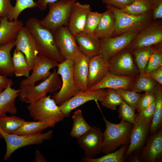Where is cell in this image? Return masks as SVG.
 <instances>
[{
    "mask_svg": "<svg viewBox=\"0 0 162 162\" xmlns=\"http://www.w3.org/2000/svg\"><path fill=\"white\" fill-rule=\"evenodd\" d=\"M118 117L121 120L134 124L135 122L136 114L135 110L123 100L119 106Z\"/></svg>",
    "mask_w": 162,
    "mask_h": 162,
    "instance_id": "f35d334b",
    "label": "cell"
},
{
    "mask_svg": "<svg viewBox=\"0 0 162 162\" xmlns=\"http://www.w3.org/2000/svg\"><path fill=\"white\" fill-rule=\"evenodd\" d=\"M106 5L122 9L130 4L133 0H101Z\"/></svg>",
    "mask_w": 162,
    "mask_h": 162,
    "instance_id": "7dc6e473",
    "label": "cell"
},
{
    "mask_svg": "<svg viewBox=\"0 0 162 162\" xmlns=\"http://www.w3.org/2000/svg\"><path fill=\"white\" fill-rule=\"evenodd\" d=\"M142 74L154 80L159 84L162 85V66L153 71L149 73H144Z\"/></svg>",
    "mask_w": 162,
    "mask_h": 162,
    "instance_id": "c3c4849f",
    "label": "cell"
},
{
    "mask_svg": "<svg viewBox=\"0 0 162 162\" xmlns=\"http://www.w3.org/2000/svg\"><path fill=\"white\" fill-rule=\"evenodd\" d=\"M162 155V129L161 128L148 140L142 149L140 158L142 161L154 162Z\"/></svg>",
    "mask_w": 162,
    "mask_h": 162,
    "instance_id": "603a6c76",
    "label": "cell"
},
{
    "mask_svg": "<svg viewBox=\"0 0 162 162\" xmlns=\"http://www.w3.org/2000/svg\"><path fill=\"white\" fill-rule=\"evenodd\" d=\"M106 94L103 99L100 102L106 108L115 110L123 101L122 98L116 90L106 88Z\"/></svg>",
    "mask_w": 162,
    "mask_h": 162,
    "instance_id": "8d00e7d4",
    "label": "cell"
},
{
    "mask_svg": "<svg viewBox=\"0 0 162 162\" xmlns=\"http://www.w3.org/2000/svg\"><path fill=\"white\" fill-rule=\"evenodd\" d=\"M155 100L149 106L139 112L136 118L148 122H152L155 108Z\"/></svg>",
    "mask_w": 162,
    "mask_h": 162,
    "instance_id": "ee69618b",
    "label": "cell"
},
{
    "mask_svg": "<svg viewBox=\"0 0 162 162\" xmlns=\"http://www.w3.org/2000/svg\"><path fill=\"white\" fill-rule=\"evenodd\" d=\"M106 124L104 133L102 152L106 154L115 151L119 147L128 145L133 125L121 120L120 123L115 124L108 121L103 116Z\"/></svg>",
    "mask_w": 162,
    "mask_h": 162,
    "instance_id": "7a4b0ae2",
    "label": "cell"
},
{
    "mask_svg": "<svg viewBox=\"0 0 162 162\" xmlns=\"http://www.w3.org/2000/svg\"><path fill=\"white\" fill-rule=\"evenodd\" d=\"M53 34L56 45L61 55L65 59L73 60L80 51L74 36L65 26L59 28Z\"/></svg>",
    "mask_w": 162,
    "mask_h": 162,
    "instance_id": "5bb4252c",
    "label": "cell"
},
{
    "mask_svg": "<svg viewBox=\"0 0 162 162\" xmlns=\"http://www.w3.org/2000/svg\"><path fill=\"white\" fill-rule=\"evenodd\" d=\"M15 0V4L8 18L10 21L18 20L20 15L24 10L38 7L37 2H35L34 0Z\"/></svg>",
    "mask_w": 162,
    "mask_h": 162,
    "instance_id": "74e56055",
    "label": "cell"
},
{
    "mask_svg": "<svg viewBox=\"0 0 162 162\" xmlns=\"http://www.w3.org/2000/svg\"><path fill=\"white\" fill-rule=\"evenodd\" d=\"M106 92L105 89L94 90L87 89L79 92L60 105V108L65 118L68 117L73 110L88 101L95 100L100 102L104 98Z\"/></svg>",
    "mask_w": 162,
    "mask_h": 162,
    "instance_id": "9a60e30c",
    "label": "cell"
},
{
    "mask_svg": "<svg viewBox=\"0 0 162 162\" xmlns=\"http://www.w3.org/2000/svg\"><path fill=\"white\" fill-rule=\"evenodd\" d=\"M161 46H162V44L140 48L132 51L139 74H142L145 73L146 65L151 56L156 49Z\"/></svg>",
    "mask_w": 162,
    "mask_h": 162,
    "instance_id": "83f0119b",
    "label": "cell"
},
{
    "mask_svg": "<svg viewBox=\"0 0 162 162\" xmlns=\"http://www.w3.org/2000/svg\"><path fill=\"white\" fill-rule=\"evenodd\" d=\"M26 121L15 116H8L5 115L0 117V128L4 132L13 134Z\"/></svg>",
    "mask_w": 162,
    "mask_h": 162,
    "instance_id": "d6a6232c",
    "label": "cell"
},
{
    "mask_svg": "<svg viewBox=\"0 0 162 162\" xmlns=\"http://www.w3.org/2000/svg\"><path fill=\"white\" fill-rule=\"evenodd\" d=\"M14 75L16 77H28L32 70L24 54L20 51L15 49L12 57Z\"/></svg>",
    "mask_w": 162,
    "mask_h": 162,
    "instance_id": "4dcf8cb0",
    "label": "cell"
},
{
    "mask_svg": "<svg viewBox=\"0 0 162 162\" xmlns=\"http://www.w3.org/2000/svg\"><path fill=\"white\" fill-rule=\"evenodd\" d=\"M29 104L27 109L35 121L49 123L55 127L65 118L59 106L50 95L42 97Z\"/></svg>",
    "mask_w": 162,
    "mask_h": 162,
    "instance_id": "3957f363",
    "label": "cell"
},
{
    "mask_svg": "<svg viewBox=\"0 0 162 162\" xmlns=\"http://www.w3.org/2000/svg\"><path fill=\"white\" fill-rule=\"evenodd\" d=\"M13 84L11 79L0 74V93L8 86H12Z\"/></svg>",
    "mask_w": 162,
    "mask_h": 162,
    "instance_id": "681fc988",
    "label": "cell"
},
{
    "mask_svg": "<svg viewBox=\"0 0 162 162\" xmlns=\"http://www.w3.org/2000/svg\"><path fill=\"white\" fill-rule=\"evenodd\" d=\"M139 32H129L117 36L100 39V54L108 60L126 49Z\"/></svg>",
    "mask_w": 162,
    "mask_h": 162,
    "instance_id": "8fae6325",
    "label": "cell"
},
{
    "mask_svg": "<svg viewBox=\"0 0 162 162\" xmlns=\"http://www.w3.org/2000/svg\"><path fill=\"white\" fill-rule=\"evenodd\" d=\"M91 11L90 5L76 1L72 7L67 27L74 36L82 32L87 17Z\"/></svg>",
    "mask_w": 162,
    "mask_h": 162,
    "instance_id": "ac0fdd59",
    "label": "cell"
},
{
    "mask_svg": "<svg viewBox=\"0 0 162 162\" xmlns=\"http://www.w3.org/2000/svg\"><path fill=\"white\" fill-rule=\"evenodd\" d=\"M13 8L10 0H0V17L8 19Z\"/></svg>",
    "mask_w": 162,
    "mask_h": 162,
    "instance_id": "f6af8a7d",
    "label": "cell"
},
{
    "mask_svg": "<svg viewBox=\"0 0 162 162\" xmlns=\"http://www.w3.org/2000/svg\"><path fill=\"white\" fill-rule=\"evenodd\" d=\"M120 9L125 13L135 16L142 15L152 10V4L148 0H133L130 4Z\"/></svg>",
    "mask_w": 162,
    "mask_h": 162,
    "instance_id": "836d02e7",
    "label": "cell"
},
{
    "mask_svg": "<svg viewBox=\"0 0 162 162\" xmlns=\"http://www.w3.org/2000/svg\"><path fill=\"white\" fill-rule=\"evenodd\" d=\"M35 162H46V160L45 157L38 150H36L35 152Z\"/></svg>",
    "mask_w": 162,
    "mask_h": 162,
    "instance_id": "816d5d0a",
    "label": "cell"
},
{
    "mask_svg": "<svg viewBox=\"0 0 162 162\" xmlns=\"http://www.w3.org/2000/svg\"><path fill=\"white\" fill-rule=\"evenodd\" d=\"M1 19H2V18L0 17V21H1Z\"/></svg>",
    "mask_w": 162,
    "mask_h": 162,
    "instance_id": "f5cc1de1",
    "label": "cell"
},
{
    "mask_svg": "<svg viewBox=\"0 0 162 162\" xmlns=\"http://www.w3.org/2000/svg\"><path fill=\"white\" fill-rule=\"evenodd\" d=\"M106 8L102 13V16L94 31V34L100 39L112 37L116 29L115 15L110 9Z\"/></svg>",
    "mask_w": 162,
    "mask_h": 162,
    "instance_id": "cb8c5ba5",
    "label": "cell"
},
{
    "mask_svg": "<svg viewBox=\"0 0 162 162\" xmlns=\"http://www.w3.org/2000/svg\"><path fill=\"white\" fill-rule=\"evenodd\" d=\"M162 66V46H161L156 49L151 56L144 73H150Z\"/></svg>",
    "mask_w": 162,
    "mask_h": 162,
    "instance_id": "60d3db41",
    "label": "cell"
},
{
    "mask_svg": "<svg viewBox=\"0 0 162 162\" xmlns=\"http://www.w3.org/2000/svg\"><path fill=\"white\" fill-rule=\"evenodd\" d=\"M20 91V88L16 89L9 86L0 93V117L6 115L7 113L16 114L15 101Z\"/></svg>",
    "mask_w": 162,
    "mask_h": 162,
    "instance_id": "484cf974",
    "label": "cell"
},
{
    "mask_svg": "<svg viewBox=\"0 0 162 162\" xmlns=\"http://www.w3.org/2000/svg\"><path fill=\"white\" fill-rule=\"evenodd\" d=\"M154 93L156 96L155 112L151 125L150 131L153 134L161 128L162 124V85L157 83Z\"/></svg>",
    "mask_w": 162,
    "mask_h": 162,
    "instance_id": "f1b7e54d",
    "label": "cell"
},
{
    "mask_svg": "<svg viewBox=\"0 0 162 162\" xmlns=\"http://www.w3.org/2000/svg\"><path fill=\"white\" fill-rule=\"evenodd\" d=\"M25 26L34 38L39 54L59 63L65 60L56 45L53 33L43 26L39 20L35 18H30Z\"/></svg>",
    "mask_w": 162,
    "mask_h": 162,
    "instance_id": "6da1fadb",
    "label": "cell"
},
{
    "mask_svg": "<svg viewBox=\"0 0 162 162\" xmlns=\"http://www.w3.org/2000/svg\"><path fill=\"white\" fill-rule=\"evenodd\" d=\"M23 25L22 21L18 20L10 21L7 17L2 18L0 22V46L15 40Z\"/></svg>",
    "mask_w": 162,
    "mask_h": 162,
    "instance_id": "d4e9b609",
    "label": "cell"
},
{
    "mask_svg": "<svg viewBox=\"0 0 162 162\" xmlns=\"http://www.w3.org/2000/svg\"><path fill=\"white\" fill-rule=\"evenodd\" d=\"M73 124L70 133L71 137L77 138L82 135L92 128L85 120L82 110L80 109L75 111L73 115Z\"/></svg>",
    "mask_w": 162,
    "mask_h": 162,
    "instance_id": "f546056e",
    "label": "cell"
},
{
    "mask_svg": "<svg viewBox=\"0 0 162 162\" xmlns=\"http://www.w3.org/2000/svg\"><path fill=\"white\" fill-rule=\"evenodd\" d=\"M151 3L153 20L162 18V0H148Z\"/></svg>",
    "mask_w": 162,
    "mask_h": 162,
    "instance_id": "bcb514c9",
    "label": "cell"
},
{
    "mask_svg": "<svg viewBox=\"0 0 162 162\" xmlns=\"http://www.w3.org/2000/svg\"><path fill=\"white\" fill-rule=\"evenodd\" d=\"M74 37L79 50L90 58L100 54V39L95 34L78 33Z\"/></svg>",
    "mask_w": 162,
    "mask_h": 162,
    "instance_id": "7402d4cb",
    "label": "cell"
},
{
    "mask_svg": "<svg viewBox=\"0 0 162 162\" xmlns=\"http://www.w3.org/2000/svg\"><path fill=\"white\" fill-rule=\"evenodd\" d=\"M15 50L24 54L32 70L39 52L34 38L25 26H23L19 31L15 40Z\"/></svg>",
    "mask_w": 162,
    "mask_h": 162,
    "instance_id": "7c38bea8",
    "label": "cell"
},
{
    "mask_svg": "<svg viewBox=\"0 0 162 162\" xmlns=\"http://www.w3.org/2000/svg\"><path fill=\"white\" fill-rule=\"evenodd\" d=\"M62 80L54 69L50 75L37 85L20 86L18 97L22 102L29 104L61 88Z\"/></svg>",
    "mask_w": 162,
    "mask_h": 162,
    "instance_id": "5b68a950",
    "label": "cell"
},
{
    "mask_svg": "<svg viewBox=\"0 0 162 162\" xmlns=\"http://www.w3.org/2000/svg\"><path fill=\"white\" fill-rule=\"evenodd\" d=\"M116 90L121 95L123 100L135 111L136 105L142 94L131 90L122 89Z\"/></svg>",
    "mask_w": 162,
    "mask_h": 162,
    "instance_id": "b9f144b4",
    "label": "cell"
},
{
    "mask_svg": "<svg viewBox=\"0 0 162 162\" xmlns=\"http://www.w3.org/2000/svg\"><path fill=\"white\" fill-rule=\"evenodd\" d=\"M58 0H37L36 2L39 9L41 10H44L46 8L49 3L54 2Z\"/></svg>",
    "mask_w": 162,
    "mask_h": 162,
    "instance_id": "f907efd6",
    "label": "cell"
},
{
    "mask_svg": "<svg viewBox=\"0 0 162 162\" xmlns=\"http://www.w3.org/2000/svg\"><path fill=\"white\" fill-rule=\"evenodd\" d=\"M76 0H58L49 3V10L41 24L53 33L58 28L67 27L73 5Z\"/></svg>",
    "mask_w": 162,
    "mask_h": 162,
    "instance_id": "8992f818",
    "label": "cell"
},
{
    "mask_svg": "<svg viewBox=\"0 0 162 162\" xmlns=\"http://www.w3.org/2000/svg\"><path fill=\"white\" fill-rule=\"evenodd\" d=\"M15 40L0 46V74L7 77L14 75L11 52L15 46Z\"/></svg>",
    "mask_w": 162,
    "mask_h": 162,
    "instance_id": "4316f807",
    "label": "cell"
},
{
    "mask_svg": "<svg viewBox=\"0 0 162 162\" xmlns=\"http://www.w3.org/2000/svg\"><path fill=\"white\" fill-rule=\"evenodd\" d=\"M54 126L51 124L40 121L26 122L13 134L19 135H30L39 133L44 130Z\"/></svg>",
    "mask_w": 162,
    "mask_h": 162,
    "instance_id": "1f68e13d",
    "label": "cell"
},
{
    "mask_svg": "<svg viewBox=\"0 0 162 162\" xmlns=\"http://www.w3.org/2000/svg\"><path fill=\"white\" fill-rule=\"evenodd\" d=\"M102 13L90 11L88 14L83 32L87 34L94 33L102 16Z\"/></svg>",
    "mask_w": 162,
    "mask_h": 162,
    "instance_id": "ab89813d",
    "label": "cell"
},
{
    "mask_svg": "<svg viewBox=\"0 0 162 162\" xmlns=\"http://www.w3.org/2000/svg\"><path fill=\"white\" fill-rule=\"evenodd\" d=\"M76 139L78 145L84 151L86 158H94L102 151L103 132L101 128L95 126Z\"/></svg>",
    "mask_w": 162,
    "mask_h": 162,
    "instance_id": "4fadbf2b",
    "label": "cell"
},
{
    "mask_svg": "<svg viewBox=\"0 0 162 162\" xmlns=\"http://www.w3.org/2000/svg\"><path fill=\"white\" fill-rule=\"evenodd\" d=\"M151 123L136 118L131 131L130 144L126 151V156L138 151L143 146Z\"/></svg>",
    "mask_w": 162,
    "mask_h": 162,
    "instance_id": "e0dca14e",
    "label": "cell"
},
{
    "mask_svg": "<svg viewBox=\"0 0 162 162\" xmlns=\"http://www.w3.org/2000/svg\"><path fill=\"white\" fill-rule=\"evenodd\" d=\"M74 60L65 59L58 63L57 73L61 77L62 86L59 91L52 98L60 106L79 92L75 85L73 75Z\"/></svg>",
    "mask_w": 162,
    "mask_h": 162,
    "instance_id": "ba28073f",
    "label": "cell"
},
{
    "mask_svg": "<svg viewBox=\"0 0 162 162\" xmlns=\"http://www.w3.org/2000/svg\"><path fill=\"white\" fill-rule=\"evenodd\" d=\"M108 60L99 55L89 59L87 82L88 89L95 85L109 72Z\"/></svg>",
    "mask_w": 162,
    "mask_h": 162,
    "instance_id": "d6986e66",
    "label": "cell"
},
{
    "mask_svg": "<svg viewBox=\"0 0 162 162\" xmlns=\"http://www.w3.org/2000/svg\"><path fill=\"white\" fill-rule=\"evenodd\" d=\"M162 44V21L153 20L140 31L127 49L133 51L137 49Z\"/></svg>",
    "mask_w": 162,
    "mask_h": 162,
    "instance_id": "9c48e42d",
    "label": "cell"
},
{
    "mask_svg": "<svg viewBox=\"0 0 162 162\" xmlns=\"http://www.w3.org/2000/svg\"><path fill=\"white\" fill-rule=\"evenodd\" d=\"M128 146V145H122L118 150L98 158L84 157L82 160L86 162H123L124 161L125 153Z\"/></svg>",
    "mask_w": 162,
    "mask_h": 162,
    "instance_id": "e575fe53",
    "label": "cell"
},
{
    "mask_svg": "<svg viewBox=\"0 0 162 162\" xmlns=\"http://www.w3.org/2000/svg\"><path fill=\"white\" fill-rule=\"evenodd\" d=\"M106 8L113 12L116 18V29L112 37L129 32H140L153 20L152 10L135 16L125 13L113 7L106 5Z\"/></svg>",
    "mask_w": 162,
    "mask_h": 162,
    "instance_id": "277c9868",
    "label": "cell"
},
{
    "mask_svg": "<svg viewBox=\"0 0 162 162\" xmlns=\"http://www.w3.org/2000/svg\"><path fill=\"white\" fill-rule=\"evenodd\" d=\"M158 83L154 80L142 74L135 77L131 90L138 93L152 92H154Z\"/></svg>",
    "mask_w": 162,
    "mask_h": 162,
    "instance_id": "d590c367",
    "label": "cell"
},
{
    "mask_svg": "<svg viewBox=\"0 0 162 162\" xmlns=\"http://www.w3.org/2000/svg\"><path fill=\"white\" fill-rule=\"evenodd\" d=\"M59 63L39 54L32 72L27 78L22 80L20 86L33 85L39 81H43L48 77L52 72L50 70L57 67Z\"/></svg>",
    "mask_w": 162,
    "mask_h": 162,
    "instance_id": "2e32d148",
    "label": "cell"
},
{
    "mask_svg": "<svg viewBox=\"0 0 162 162\" xmlns=\"http://www.w3.org/2000/svg\"><path fill=\"white\" fill-rule=\"evenodd\" d=\"M135 78L134 77L119 76L109 73L99 82L88 89L94 90L110 88L131 90Z\"/></svg>",
    "mask_w": 162,
    "mask_h": 162,
    "instance_id": "ffe728a7",
    "label": "cell"
},
{
    "mask_svg": "<svg viewBox=\"0 0 162 162\" xmlns=\"http://www.w3.org/2000/svg\"><path fill=\"white\" fill-rule=\"evenodd\" d=\"M89 59L79 51L73 59V77L75 86L79 92L88 89Z\"/></svg>",
    "mask_w": 162,
    "mask_h": 162,
    "instance_id": "44dd1931",
    "label": "cell"
},
{
    "mask_svg": "<svg viewBox=\"0 0 162 162\" xmlns=\"http://www.w3.org/2000/svg\"><path fill=\"white\" fill-rule=\"evenodd\" d=\"M156 100L154 93L152 92H145L142 94L136 106V109L141 111L151 105Z\"/></svg>",
    "mask_w": 162,
    "mask_h": 162,
    "instance_id": "7bdbcfd3",
    "label": "cell"
},
{
    "mask_svg": "<svg viewBox=\"0 0 162 162\" xmlns=\"http://www.w3.org/2000/svg\"><path fill=\"white\" fill-rule=\"evenodd\" d=\"M110 73L136 77L139 73L132 51L126 48L108 60Z\"/></svg>",
    "mask_w": 162,
    "mask_h": 162,
    "instance_id": "30bf717a",
    "label": "cell"
},
{
    "mask_svg": "<svg viewBox=\"0 0 162 162\" xmlns=\"http://www.w3.org/2000/svg\"><path fill=\"white\" fill-rule=\"evenodd\" d=\"M53 133V130H50L44 133L19 135L8 134L0 128V135L4 139L6 146L4 160H8L15 151L20 148L29 145L41 144L44 141L50 140Z\"/></svg>",
    "mask_w": 162,
    "mask_h": 162,
    "instance_id": "52a82bcc",
    "label": "cell"
}]
</instances>
